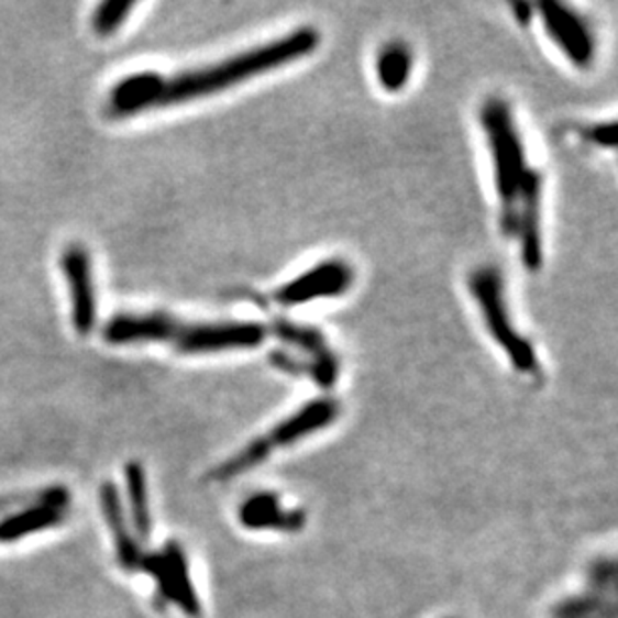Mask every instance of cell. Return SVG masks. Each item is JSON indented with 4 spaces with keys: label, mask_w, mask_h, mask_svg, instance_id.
<instances>
[{
    "label": "cell",
    "mask_w": 618,
    "mask_h": 618,
    "mask_svg": "<svg viewBox=\"0 0 618 618\" xmlns=\"http://www.w3.org/2000/svg\"><path fill=\"white\" fill-rule=\"evenodd\" d=\"M321 45V33L312 26H302L287 36L266 45L254 46L241 55L229 56L221 63L192 68L177 75H158L153 70L134 73L121 78L107 102L111 119H124L151 109L177 107L192 100L207 99L222 90L243 85L246 80L287 67L295 60L312 55Z\"/></svg>",
    "instance_id": "6da1fadb"
},
{
    "label": "cell",
    "mask_w": 618,
    "mask_h": 618,
    "mask_svg": "<svg viewBox=\"0 0 618 618\" xmlns=\"http://www.w3.org/2000/svg\"><path fill=\"white\" fill-rule=\"evenodd\" d=\"M481 124L493 156L500 231L507 239L519 241L525 268L539 273L544 263L541 173L529 165L519 126L507 100L486 99L481 109Z\"/></svg>",
    "instance_id": "7a4b0ae2"
},
{
    "label": "cell",
    "mask_w": 618,
    "mask_h": 618,
    "mask_svg": "<svg viewBox=\"0 0 618 618\" xmlns=\"http://www.w3.org/2000/svg\"><path fill=\"white\" fill-rule=\"evenodd\" d=\"M266 327L258 322H190L175 314L117 312L102 329L109 344H168L183 354H212L246 351L265 343Z\"/></svg>",
    "instance_id": "3957f363"
},
{
    "label": "cell",
    "mask_w": 618,
    "mask_h": 618,
    "mask_svg": "<svg viewBox=\"0 0 618 618\" xmlns=\"http://www.w3.org/2000/svg\"><path fill=\"white\" fill-rule=\"evenodd\" d=\"M468 288L478 302L486 331L503 349L512 368L520 375H539L541 373L539 354L529 339L520 334L512 322L505 298V283L497 268L493 266L476 268L475 273L468 276Z\"/></svg>",
    "instance_id": "277c9868"
},
{
    "label": "cell",
    "mask_w": 618,
    "mask_h": 618,
    "mask_svg": "<svg viewBox=\"0 0 618 618\" xmlns=\"http://www.w3.org/2000/svg\"><path fill=\"white\" fill-rule=\"evenodd\" d=\"M341 412V407L334 398H312L305 407L290 415L288 419L278 422L271 431L254 439L244 446L241 453L234 454L229 461H224L221 466H217L210 478L217 483H224L232 476L243 475L256 468L258 464L265 463L271 454L275 453L278 446H288L295 442L307 439L314 432L327 429L332 424Z\"/></svg>",
    "instance_id": "5b68a950"
},
{
    "label": "cell",
    "mask_w": 618,
    "mask_h": 618,
    "mask_svg": "<svg viewBox=\"0 0 618 618\" xmlns=\"http://www.w3.org/2000/svg\"><path fill=\"white\" fill-rule=\"evenodd\" d=\"M353 283V266L341 258H331L276 288L275 300L280 307H302L322 298L343 297Z\"/></svg>",
    "instance_id": "8992f818"
},
{
    "label": "cell",
    "mask_w": 618,
    "mask_h": 618,
    "mask_svg": "<svg viewBox=\"0 0 618 618\" xmlns=\"http://www.w3.org/2000/svg\"><path fill=\"white\" fill-rule=\"evenodd\" d=\"M60 266L67 278L73 329L78 334H89L97 324L99 312L89 251L82 244H68L60 256Z\"/></svg>",
    "instance_id": "52a82bcc"
},
{
    "label": "cell",
    "mask_w": 618,
    "mask_h": 618,
    "mask_svg": "<svg viewBox=\"0 0 618 618\" xmlns=\"http://www.w3.org/2000/svg\"><path fill=\"white\" fill-rule=\"evenodd\" d=\"M539 11L544 31L574 67H591L595 60L596 43L585 19L561 2H542Z\"/></svg>",
    "instance_id": "ba28073f"
},
{
    "label": "cell",
    "mask_w": 618,
    "mask_h": 618,
    "mask_svg": "<svg viewBox=\"0 0 618 618\" xmlns=\"http://www.w3.org/2000/svg\"><path fill=\"white\" fill-rule=\"evenodd\" d=\"M141 564L155 576L163 595L175 600L190 617H199V600L188 581L187 561L175 542L166 547L165 554L148 556L141 561Z\"/></svg>",
    "instance_id": "9c48e42d"
},
{
    "label": "cell",
    "mask_w": 618,
    "mask_h": 618,
    "mask_svg": "<svg viewBox=\"0 0 618 618\" xmlns=\"http://www.w3.org/2000/svg\"><path fill=\"white\" fill-rule=\"evenodd\" d=\"M275 334L307 358L309 373L322 387H332L339 375V363L321 332L293 322H276Z\"/></svg>",
    "instance_id": "30bf717a"
},
{
    "label": "cell",
    "mask_w": 618,
    "mask_h": 618,
    "mask_svg": "<svg viewBox=\"0 0 618 618\" xmlns=\"http://www.w3.org/2000/svg\"><path fill=\"white\" fill-rule=\"evenodd\" d=\"M241 522L253 530L298 532L305 529L307 515L302 510H283L273 493L254 495L241 508Z\"/></svg>",
    "instance_id": "8fae6325"
},
{
    "label": "cell",
    "mask_w": 618,
    "mask_h": 618,
    "mask_svg": "<svg viewBox=\"0 0 618 618\" xmlns=\"http://www.w3.org/2000/svg\"><path fill=\"white\" fill-rule=\"evenodd\" d=\"M412 51L400 41H393L378 51L375 60L376 80L387 92H400L412 75Z\"/></svg>",
    "instance_id": "7c38bea8"
},
{
    "label": "cell",
    "mask_w": 618,
    "mask_h": 618,
    "mask_svg": "<svg viewBox=\"0 0 618 618\" xmlns=\"http://www.w3.org/2000/svg\"><path fill=\"white\" fill-rule=\"evenodd\" d=\"M100 503H102V510H104V519L109 520V525H111L112 537H114V544H117V552H119V561L126 571H133L141 564V551H139V547L134 544L129 530L124 527L119 495H117V488L111 483H104L100 488Z\"/></svg>",
    "instance_id": "4fadbf2b"
},
{
    "label": "cell",
    "mask_w": 618,
    "mask_h": 618,
    "mask_svg": "<svg viewBox=\"0 0 618 618\" xmlns=\"http://www.w3.org/2000/svg\"><path fill=\"white\" fill-rule=\"evenodd\" d=\"M60 520V510L55 507H38L26 510L11 519L0 522V541H16L33 534L36 530H45Z\"/></svg>",
    "instance_id": "5bb4252c"
},
{
    "label": "cell",
    "mask_w": 618,
    "mask_h": 618,
    "mask_svg": "<svg viewBox=\"0 0 618 618\" xmlns=\"http://www.w3.org/2000/svg\"><path fill=\"white\" fill-rule=\"evenodd\" d=\"M615 605V596L603 595L591 588V593L564 598L563 603L552 608V618H593Z\"/></svg>",
    "instance_id": "9a60e30c"
},
{
    "label": "cell",
    "mask_w": 618,
    "mask_h": 618,
    "mask_svg": "<svg viewBox=\"0 0 618 618\" xmlns=\"http://www.w3.org/2000/svg\"><path fill=\"white\" fill-rule=\"evenodd\" d=\"M126 485H129L136 529L141 532V537L146 539L148 530H151V515H148V500H146V478H144L141 463H131L126 466Z\"/></svg>",
    "instance_id": "2e32d148"
},
{
    "label": "cell",
    "mask_w": 618,
    "mask_h": 618,
    "mask_svg": "<svg viewBox=\"0 0 618 618\" xmlns=\"http://www.w3.org/2000/svg\"><path fill=\"white\" fill-rule=\"evenodd\" d=\"M134 7H136V2H126V0L102 2L92 14L95 33H99L100 36H109V34L114 33L119 26L126 23V19L133 12Z\"/></svg>",
    "instance_id": "e0dca14e"
},
{
    "label": "cell",
    "mask_w": 618,
    "mask_h": 618,
    "mask_svg": "<svg viewBox=\"0 0 618 618\" xmlns=\"http://www.w3.org/2000/svg\"><path fill=\"white\" fill-rule=\"evenodd\" d=\"M591 588L603 595L615 596V588H617V561L615 559H600L593 564Z\"/></svg>",
    "instance_id": "ac0fdd59"
},
{
    "label": "cell",
    "mask_w": 618,
    "mask_h": 618,
    "mask_svg": "<svg viewBox=\"0 0 618 618\" xmlns=\"http://www.w3.org/2000/svg\"><path fill=\"white\" fill-rule=\"evenodd\" d=\"M585 136L591 139V143L603 148H615L617 146V122H596L593 126H588Z\"/></svg>",
    "instance_id": "d6986e66"
},
{
    "label": "cell",
    "mask_w": 618,
    "mask_h": 618,
    "mask_svg": "<svg viewBox=\"0 0 618 618\" xmlns=\"http://www.w3.org/2000/svg\"><path fill=\"white\" fill-rule=\"evenodd\" d=\"M512 11H515V16L520 24H529L530 16H532V7L527 4V2H517L512 4Z\"/></svg>",
    "instance_id": "ffe728a7"
},
{
    "label": "cell",
    "mask_w": 618,
    "mask_h": 618,
    "mask_svg": "<svg viewBox=\"0 0 618 618\" xmlns=\"http://www.w3.org/2000/svg\"><path fill=\"white\" fill-rule=\"evenodd\" d=\"M593 618H617V605L615 607H608L607 610H603L600 615H596Z\"/></svg>",
    "instance_id": "44dd1931"
}]
</instances>
